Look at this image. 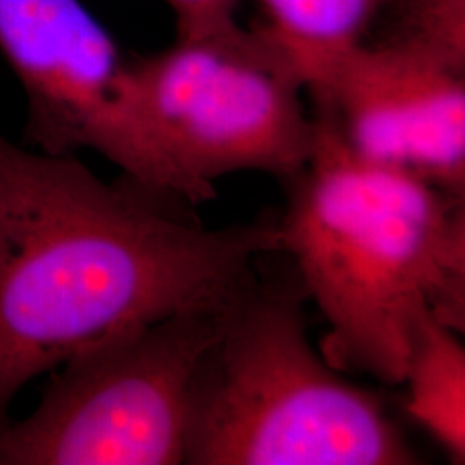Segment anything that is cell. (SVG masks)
Wrapping results in <instances>:
<instances>
[{"mask_svg": "<svg viewBox=\"0 0 465 465\" xmlns=\"http://www.w3.org/2000/svg\"><path fill=\"white\" fill-rule=\"evenodd\" d=\"M307 166L290 180L282 252L330 326L328 361L401 384L417 328L465 331V195L351 149L317 111Z\"/></svg>", "mask_w": 465, "mask_h": 465, "instance_id": "obj_2", "label": "cell"}, {"mask_svg": "<svg viewBox=\"0 0 465 465\" xmlns=\"http://www.w3.org/2000/svg\"><path fill=\"white\" fill-rule=\"evenodd\" d=\"M451 326L428 316L412 340L403 381L407 412L447 451L465 462V349Z\"/></svg>", "mask_w": 465, "mask_h": 465, "instance_id": "obj_9", "label": "cell"}, {"mask_svg": "<svg viewBox=\"0 0 465 465\" xmlns=\"http://www.w3.org/2000/svg\"><path fill=\"white\" fill-rule=\"evenodd\" d=\"M305 300L299 278L253 274L226 303L193 382L184 464L419 462L380 399L312 347Z\"/></svg>", "mask_w": 465, "mask_h": 465, "instance_id": "obj_3", "label": "cell"}, {"mask_svg": "<svg viewBox=\"0 0 465 465\" xmlns=\"http://www.w3.org/2000/svg\"><path fill=\"white\" fill-rule=\"evenodd\" d=\"M176 23V36L224 28L236 19L240 0H163Z\"/></svg>", "mask_w": 465, "mask_h": 465, "instance_id": "obj_11", "label": "cell"}, {"mask_svg": "<svg viewBox=\"0 0 465 465\" xmlns=\"http://www.w3.org/2000/svg\"><path fill=\"white\" fill-rule=\"evenodd\" d=\"M173 200L0 134V432L26 382L116 332L224 303L282 252L280 224L209 230Z\"/></svg>", "mask_w": 465, "mask_h": 465, "instance_id": "obj_1", "label": "cell"}, {"mask_svg": "<svg viewBox=\"0 0 465 465\" xmlns=\"http://www.w3.org/2000/svg\"><path fill=\"white\" fill-rule=\"evenodd\" d=\"M228 302L116 332L67 359L34 412L0 432V465L184 464L193 382Z\"/></svg>", "mask_w": 465, "mask_h": 465, "instance_id": "obj_5", "label": "cell"}, {"mask_svg": "<svg viewBox=\"0 0 465 465\" xmlns=\"http://www.w3.org/2000/svg\"><path fill=\"white\" fill-rule=\"evenodd\" d=\"M395 35L465 69V0H405Z\"/></svg>", "mask_w": 465, "mask_h": 465, "instance_id": "obj_10", "label": "cell"}, {"mask_svg": "<svg viewBox=\"0 0 465 465\" xmlns=\"http://www.w3.org/2000/svg\"><path fill=\"white\" fill-rule=\"evenodd\" d=\"M134 102L182 202L214 197V182L259 171L290 182L314 147L316 117L299 69L266 26L238 21L130 59Z\"/></svg>", "mask_w": 465, "mask_h": 465, "instance_id": "obj_4", "label": "cell"}, {"mask_svg": "<svg viewBox=\"0 0 465 465\" xmlns=\"http://www.w3.org/2000/svg\"><path fill=\"white\" fill-rule=\"evenodd\" d=\"M317 111L369 161L465 195V69L397 35L367 36L334 67Z\"/></svg>", "mask_w": 465, "mask_h": 465, "instance_id": "obj_7", "label": "cell"}, {"mask_svg": "<svg viewBox=\"0 0 465 465\" xmlns=\"http://www.w3.org/2000/svg\"><path fill=\"white\" fill-rule=\"evenodd\" d=\"M0 54L25 92L28 143L52 155L94 150L180 200L138 114L130 59L84 0H0Z\"/></svg>", "mask_w": 465, "mask_h": 465, "instance_id": "obj_6", "label": "cell"}, {"mask_svg": "<svg viewBox=\"0 0 465 465\" xmlns=\"http://www.w3.org/2000/svg\"><path fill=\"white\" fill-rule=\"evenodd\" d=\"M393 0H259L267 30L288 52L317 102L340 59L371 36Z\"/></svg>", "mask_w": 465, "mask_h": 465, "instance_id": "obj_8", "label": "cell"}]
</instances>
